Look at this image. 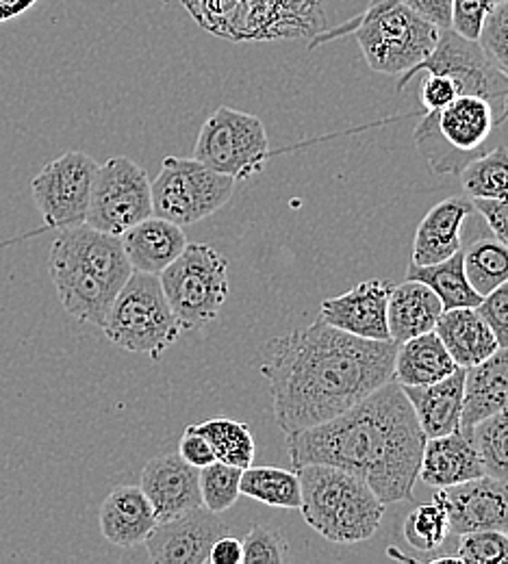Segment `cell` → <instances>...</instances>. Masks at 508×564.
<instances>
[{"mask_svg":"<svg viewBox=\"0 0 508 564\" xmlns=\"http://www.w3.org/2000/svg\"><path fill=\"white\" fill-rule=\"evenodd\" d=\"M489 2L487 0H454L452 7V29L467 37V40H476L480 35L483 22L489 13Z\"/></svg>","mask_w":508,"mask_h":564,"instance_id":"39","label":"cell"},{"mask_svg":"<svg viewBox=\"0 0 508 564\" xmlns=\"http://www.w3.org/2000/svg\"><path fill=\"white\" fill-rule=\"evenodd\" d=\"M159 281L183 330L216 322L230 289L226 259L207 243H187Z\"/></svg>","mask_w":508,"mask_h":564,"instance_id":"7","label":"cell"},{"mask_svg":"<svg viewBox=\"0 0 508 564\" xmlns=\"http://www.w3.org/2000/svg\"><path fill=\"white\" fill-rule=\"evenodd\" d=\"M461 176V185L469 198H508V148L487 150L469 161Z\"/></svg>","mask_w":508,"mask_h":564,"instance_id":"30","label":"cell"},{"mask_svg":"<svg viewBox=\"0 0 508 564\" xmlns=\"http://www.w3.org/2000/svg\"><path fill=\"white\" fill-rule=\"evenodd\" d=\"M270 156V140L263 122L246 111L219 107L203 124L194 159L235 183L263 170Z\"/></svg>","mask_w":508,"mask_h":564,"instance_id":"9","label":"cell"},{"mask_svg":"<svg viewBox=\"0 0 508 564\" xmlns=\"http://www.w3.org/2000/svg\"><path fill=\"white\" fill-rule=\"evenodd\" d=\"M472 198L452 196L447 200H441L426 217L420 221L415 241H413V265H433L450 259L461 246L463 226L467 217L474 215Z\"/></svg>","mask_w":508,"mask_h":564,"instance_id":"19","label":"cell"},{"mask_svg":"<svg viewBox=\"0 0 508 564\" xmlns=\"http://www.w3.org/2000/svg\"><path fill=\"white\" fill-rule=\"evenodd\" d=\"M404 541L415 552H435L450 534V514L443 491L436 489L431 503L418 506L404 521Z\"/></svg>","mask_w":508,"mask_h":564,"instance_id":"32","label":"cell"},{"mask_svg":"<svg viewBox=\"0 0 508 564\" xmlns=\"http://www.w3.org/2000/svg\"><path fill=\"white\" fill-rule=\"evenodd\" d=\"M96 172L98 163L89 154L71 150L46 163L31 181L35 207L48 228L62 230L85 221Z\"/></svg>","mask_w":508,"mask_h":564,"instance_id":"12","label":"cell"},{"mask_svg":"<svg viewBox=\"0 0 508 564\" xmlns=\"http://www.w3.org/2000/svg\"><path fill=\"white\" fill-rule=\"evenodd\" d=\"M35 4L37 0H0V24L26 13Z\"/></svg>","mask_w":508,"mask_h":564,"instance_id":"45","label":"cell"},{"mask_svg":"<svg viewBox=\"0 0 508 564\" xmlns=\"http://www.w3.org/2000/svg\"><path fill=\"white\" fill-rule=\"evenodd\" d=\"M502 124L489 98L463 94L443 109L426 113L413 140L433 172L461 174L469 161L487 152L485 143Z\"/></svg>","mask_w":508,"mask_h":564,"instance_id":"5","label":"cell"},{"mask_svg":"<svg viewBox=\"0 0 508 564\" xmlns=\"http://www.w3.org/2000/svg\"><path fill=\"white\" fill-rule=\"evenodd\" d=\"M508 409V350L500 348L483 362L465 369L461 430L469 432L476 423Z\"/></svg>","mask_w":508,"mask_h":564,"instance_id":"22","label":"cell"},{"mask_svg":"<svg viewBox=\"0 0 508 564\" xmlns=\"http://www.w3.org/2000/svg\"><path fill=\"white\" fill-rule=\"evenodd\" d=\"M483 476L487 474L472 432L458 430L445 436L426 438L420 467V478L424 485L447 489Z\"/></svg>","mask_w":508,"mask_h":564,"instance_id":"18","label":"cell"},{"mask_svg":"<svg viewBox=\"0 0 508 564\" xmlns=\"http://www.w3.org/2000/svg\"><path fill=\"white\" fill-rule=\"evenodd\" d=\"M391 286L393 284L387 281L359 282L350 291L324 300L320 306V319L361 339L389 341L387 304Z\"/></svg>","mask_w":508,"mask_h":564,"instance_id":"14","label":"cell"},{"mask_svg":"<svg viewBox=\"0 0 508 564\" xmlns=\"http://www.w3.org/2000/svg\"><path fill=\"white\" fill-rule=\"evenodd\" d=\"M140 487L152 503L159 523L203 506L201 469L185 463L179 452L148 460Z\"/></svg>","mask_w":508,"mask_h":564,"instance_id":"16","label":"cell"},{"mask_svg":"<svg viewBox=\"0 0 508 564\" xmlns=\"http://www.w3.org/2000/svg\"><path fill=\"white\" fill-rule=\"evenodd\" d=\"M474 209L485 217L494 237H498L508 246V203L507 200H491V198H472Z\"/></svg>","mask_w":508,"mask_h":564,"instance_id":"42","label":"cell"},{"mask_svg":"<svg viewBox=\"0 0 508 564\" xmlns=\"http://www.w3.org/2000/svg\"><path fill=\"white\" fill-rule=\"evenodd\" d=\"M133 272L159 276L187 246L183 228L159 215H150L120 235Z\"/></svg>","mask_w":508,"mask_h":564,"instance_id":"20","label":"cell"},{"mask_svg":"<svg viewBox=\"0 0 508 564\" xmlns=\"http://www.w3.org/2000/svg\"><path fill=\"white\" fill-rule=\"evenodd\" d=\"M415 13L433 22L439 29H452V7L454 0H402Z\"/></svg>","mask_w":508,"mask_h":564,"instance_id":"43","label":"cell"},{"mask_svg":"<svg viewBox=\"0 0 508 564\" xmlns=\"http://www.w3.org/2000/svg\"><path fill=\"white\" fill-rule=\"evenodd\" d=\"M48 272L64 308L74 319L102 328L107 313L120 291H116L111 284L71 257L55 250H51L48 257Z\"/></svg>","mask_w":508,"mask_h":564,"instance_id":"17","label":"cell"},{"mask_svg":"<svg viewBox=\"0 0 508 564\" xmlns=\"http://www.w3.org/2000/svg\"><path fill=\"white\" fill-rule=\"evenodd\" d=\"M179 456L196 469H203V467H207L216 460V454H214L209 441L194 427V423L187 425L183 436H181Z\"/></svg>","mask_w":508,"mask_h":564,"instance_id":"41","label":"cell"},{"mask_svg":"<svg viewBox=\"0 0 508 564\" xmlns=\"http://www.w3.org/2000/svg\"><path fill=\"white\" fill-rule=\"evenodd\" d=\"M156 523V514L142 487H118L100 506V532L118 547L142 545Z\"/></svg>","mask_w":508,"mask_h":564,"instance_id":"23","label":"cell"},{"mask_svg":"<svg viewBox=\"0 0 508 564\" xmlns=\"http://www.w3.org/2000/svg\"><path fill=\"white\" fill-rule=\"evenodd\" d=\"M463 265L472 286L487 295L508 281V246L498 237H483L472 241L463 252Z\"/></svg>","mask_w":508,"mask_h":564,"instance_id":"29","label":"cell"},{"mask_svg":"<svg viewBox=\"0 0 508 564\" xmlns=\"http://www.w3.org/2000/svg\"><path fill=\"white\" fill-rule=\"evenodd\" d=\"M300 512L326 541L353 545L369 541L382 521L385 503L364 478L333 465H302Z\"/></svg>","mask_w":508,"mask_h":564,"instance_id":"3","label":"cell"},{"mask_svg":"<svg viewBox=\"0 0 508 564\" xmlns=\"http://www.w3.org/2000/svg\"><path fill=\"white\" fill-rule=\"evenodd\" d=\"M478 44L489 62L508 78V0L489 9L478 35Z\"/></svg>","mask_w":508,"mask_h":564,"instance_id":"36","label":"cell"},{"mask_svg":"<svg viewBox=\"0 0 508 564\" xmlns=\"http://www.w3.org/2000/svg\"><path fill=\"white\" fill-rule=\"evenodd\" d=\"M454 558L461 564H508V532L476 530L461 534Z\"/></svg>","mask_w":508,"mask_h":564,"instance_id":"35","label":"cell"},{"mask_svg":"<svg viewBox=\"0 0 508 564\" xmlns=\"http://www.w3.org/2000/svg\"><path fill=\"white\" fill-rule=\"evenodd\" d=\"M458 365L447 354L435 330L398 344L393 360V380L402 387H424L443 380Z\"/></svg>","mask_w":508,"mask_h":564,"instance_id":"26","label":"cell"},{"mask_svg":"<svg viewBox=\"0 0 508 564\" xmlns=\"http://www.w3.org/2000/svg\"><path fill=\"white\" fill-rule=\"evenodd\" d=\"M435 72L452 76L463 94L485 96L494 102L502 122L508 120V78L498 70L483 46L476 40L458 35L454 29H443L435 51L415 68L398 78V91H402L418 72Z\"/></svg>","mask_w":508,"mask_h":564,"instance_id":"11","label":"cell"},{"mask_svg":"<svg viewBox=\"0 0 508 564\" xmlns=\"http://www.w3.org/2000/svg\"><path fill=\"white\" fill-rule=\"evenodd\" d=\"M228 525L205 506H198L176 519L161 521L144 541L150 563L209 564V554Z\"/></svg>","mask_w":508,"mask_h":564,"instance_id":"13","label":"cell"},{"mask_svg":"<svg viewBox=\"0 0 508 564\" xmlns=\"http://www.w3.org/2000/svg\"><path fill=\"white\" fill-rule=\"evenodd\" d=\"M435 333L454 362L463 369L474 367L500 350L494 330L476 306L443 311L436 322Z\"/></svg>","mask_w":508,"mask_h":564,"instance_id":"24","label":"cell"},{"mask_svg":"<svg viewBox=\"0 0 508 564\" xmlns=\"http://www.w3.org/2000/svg\"><path fill=\"white\" fill-rule=\"evenodd\" d=\"M150 189L152 215L185 228L219 212L230 200L235 181L198 159L165 156Z\"/></svg>","mask_w":508,"mask_h":564,"instance_id":"8","label":"cell"},{"mask_svg":"<svg viewBox=\"0 0 508 564\" xmlns=\"http://www.w3.org/2000/svg\"><path fill=\"white\" fill-rule=\"evenodd\" d=\"M209 563L214 564H244V547L241 541L224 534L212 547Z\"/></svg>","mask_w":508,"mask_h":564,"instance_id":"44","label":"cell"},{"mask_svg":"<svg viewBox=\"0 0 508 564\" xmlns=\"http://www.w3.org/2000/svg\"><path fill=\"white\" fill-rule=\"evenodd\" d=\"M107 339L122 350L161 358L181 337V324L159 276L133 272L116 295L102 324Z\"/></svg>","mask_w":508,"mask_h":564,"instance_id":"6","label":"cell"},{"mask_svg":"<svg viewBox=\"0 0 508 564\" xmlns=\"http://www.w3.org/2000/svg\"><path fill=\"white\" fill-rule=\"evenodd\" d=\"M426 436L404 389L389 380L350 411L288 434L293 469L333 465L350 471L387 503L413 497Z\"/></svg>","mask_w":508,"mask_h":564,"instance_id":"2","label":"cell"},{"mask_svg":"<svg viewBox=\"0 0 508 564\" xmlns=\"http://www.w3.org/2000/svg\"><path fill=\"white\" fill-rule=\"evenodd\" d=\"M241 471L239 467L214 460L201 469V494L203 506L212 512L228 510L241 497Z\"/></svg>","mask_w":508,"mask_h":564,"instance_id":"34","label":"cell"},{"mask_svg":"<svg viewBox=\"0 0 508 564\" xmlns=\"http://www.w3.org/2000/svg\"><path fill=\"white\" fill-rule=\"evenodd\" d=\"M456 96H463V91H461L458 83L447 74L429 72V78L420 87V100H422V107L426 109V113L443 109Z\"/></svg>","mask_w":508,"mask_h":564,"instance_id":"40","label":"cell"},{"mask_svg":"<svg viewBox=\"0 0 508 564\" xmlns=\"http://www.w3.org/2000/svg\"><path fill=\"white\" fill-rule=\"evenodd\" d=\"M402 387V384H400ZM426 438L461 430L465 369L456 367L443 380L424 387H402Z\"/></svg>","mask_w":508,"mask_h":564,"instance_id":"21","label":"cell"},{"mask_svg":"<svg viewBox=\"0 0 508 564\" xmlns=\"http://www.w3.org/2000/svg\"><path fill=\"white\" fill-rule=\"evenodd\" d=\"M441 313L443 304L429 284L411 279L402 284H393L387 304V326L391 341L404 344L413 337L435 330Z\"/></svg>","mask_w":508,"mask_h":564,"instance_id":"25","label":"cell"},{"mask_svg":"<svg viewBox=\"0 0 508 564\" xmlns=\"http://www.w3.org/2000/svg\"><path fill=\"white\" fill-rule=\"evenodd\" d=\"M353 31L365 64L378 74L402 76L413 70L435 51L443 29L415 13L402 0H371L364 13L355 20ZM344 31L320 37L317 42L342 35Z\"/></svg>","mask_w":508,"mask_h":564,"instance_id":"4","label":"cell"},{"mask_svg":"<svg viewBox=\"0 0 508 564\" xmlns=\"http://www.w3.org/2000/svg\"><path fill=\"white\" fill-rule=\"evenodd\" d=\"M476 308L494 330L500 348L508 350V281L483 295Z\"/></svg>","mask_w":508,"mask_h":564,"instance_id":"38","label":"cell"},{"mask_svg":"<svg viewBox=\"0 0 508 564\" xmlns=\"http://www.w3.org/2000/svg\"><path fill=\"white\" fill-rule=\"evenodd\" d=\"M396 341H371L328 326L274 337L261 348L274 417L285 434L328 422L393 380Z\"/></svg>","mask_w":508,"mask_h":564,"instance_id":"1","label":"cell"},{"mask_svg":"<svg viewBox=\"0 0 508 564\" xmlns=\"http://www.w3.org/2000/svg\"><path fill=\"white\" fill-rule=\"evenodd\" d=\"M241 495L272 508L300 510L302 491L298 471L279 467H246L241 471Z\"/></svg>","mask_w":508,"mask_h":564,"instance_id":"28","label":"cell"},{"mask_svg":"<svg viewBox=\"0 0 508 564\" xmlns=\"http://www.w3.org/2000/svg\"><path fill=\"white\" fill-rule=\"evenodd\" d=\"M407 279L429 284L441 304L443 311L447 308H463V306H478L483 295L472 286L463 265V250L452 254L450 259L433 263V265H409Z\"/></svg>","mask_w":508,"mask_h":564,"instance_id":"27","label":"cell"},{"mask_svg":"<svg viewBox=\"0 0 508 564\" xmlns=\"http://www.w3.org/2000/svg\"><path fill=\"white\" fill-rule=\"evenodd\" d=\"M142 165L127 156H114L98 165L85 224L122 235L152 215V189Z\"/></svg>","mask_w":508,"mask_h":564,"instance_id":"10","label":"cell"},{"mask_svg":"<svg viewBox=\"0 0 508 564\" xmlns=\"http://www.w3.org/2000/svg\"><path fill=\"white\" fill-rule=\"evenodd\" d=\"M194 427L209 441L216 460L226 465L246 469L252 465L257 445L248 423L235 420H209L205 423H194Z\"/></svg>","mask_w":508,"mask_h":564,"instance_id":"31","label":"cell"},{"mask_svg":"<svg viewBox=\"0 0 508 564\" xmlns=\"http://www.w3.org/2000/svg\"><path fill=\"white\" fill-rule=\"evenodd\" d=\"M469 432L485 465V474L508 480V409L476 423Z\"/></svg>","mask_w":508,"mask_h":564,"instance_id":"33","label":"cell"},{"mask_svg":"<svg viewBox=\"0 0 508 564\" xmlns=\"http://www.w3.org/2000/svg\"><path fill=\"white\" fill-rule=\"evenodd\" d=\"M507 203H508V198H507Z\"/></svg>","mask_w":508,"mask_h":564,"instance_id":"47","label":"cell"},{"mask_svg":"<svg viewBox=\"0 0 508 564\" xmlns=\"http://www.w3.org/2000/svg\"><path fill=\"white\" fill-rule=\"evenodd\" d=\"M244 547V564H283L288 563L290 545L285 536L277 530H268L255 525L246 539L241 541Z\"/></svg>","mask_w":508,"mask_h":564,"instance_id":"37","label":"cell"},{"mask_svg":"<svg viewBox=\"0 0 508 564\" xmlns=\"http://www.w3.org/2000/svg\"><path fill=\"white\" fill-rule=\"evenodd\" d=\"M487 2H489V7H491V9H494V7H496V4H500V2H505V0H487Z\"/></svg>","mask_w":508,"mask_h":564,"instance_id":"46","label":"cell"},{"mask_svg":"<svg viewBox=\"0 0 508 564\" xmlns=\"http://www.w3.org/2000/svg\"><path fill=\"white\" fill-rule=\"evenodd\" d=\"M441 491L447 503L450 532L456 536L476 530L508 532V480L483 476Z\"/></svg>","mask_w":508,"mask_h":564,"instance_id":"15","label":"cell"}]
</instances>
